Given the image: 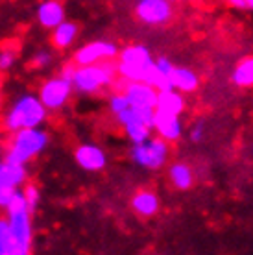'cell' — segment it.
Here are the masks:
<instances>
[{
  "mask_svg": "<svg viewBox=\"0 0 253 255\" xmlns=\"http://www.w3.org/2000/svg\"><path fill=\"white\" fill-rule=\"evenodd\" d=\"M172 87L177 91H181L183 95L187 93H194L200 87V76L192 69L187 67H177L172 72Z\"/></svg>",
  "mask_w": 253,
  "mask_h": 255,
  "instance_id": "obj_18",
  "label": "cell"
},
{
  "mask_svg": "<svg viewBox=\"0 0 253 255\" xmlns=\"http://www.w3.org/2000/svg\"><path fill=\"white\" fill-rule=\"evenodd\" d=\"M229 6L235 7V9H248L246 0H226Z\"/></svg>",
  "mask_w": 253,
  "mask_h": 255,
  "instance_id": "obj_28",
  "label": "cell"
},
{
  "mask_svg": "<svg viewBox=\"0 0 253 255\" xmlns=\"http://www.w3.org/2000/svg\"><path fill=\"white\" fill-rule=\"evenodd\" d=\"M74 159H76L78 166H82L83 170H87V172H98L108 163L106 152L98 144H91V142L80 144L76 148Z\"/></svg>",
  "mask_w": 253,
  "mask_h": 255,
  "instance_id": "obj_12",
  "label": "cell"
},
{
  "mask_svg": "<svg viewBox=\"0 0 253 255\" xmlns=\"http://www.w3.org/2000/svg\"><path fill=\"white\" fill-rule=\"evenodd\" d=\"M170 2H189V0H170Z\"/></svg>",
  "mask_w": 253,
  "mask_h": 255,
  "instance_id": "obj_30",
  "label": "cell"
},
{
  "mask_svg": "<svg viewBox=\"0 0 253 255\" xmlns=\"http://www.w3.org/2000/svg\"><path fill=\"white\" fill-rule=\"evenodd\" d=\"M153 54L146 45L135 43L121 48L119 56L115 59L117 72L124 82H146L153 67Z\"/></svg>",
  "mask_w": 253,
  "mask_h": 255,
  "instance_id": "obj_2",
  "label": "cell"
},
{
  "mask_svg": "<svg viewBox=\"0 0 253 255\" xmlns=\"http://www.w3.org/2000/svg\"><path fill=\"white\" fill-rule=\"evenodd\" d=\"M117 74H119L117 72V65L113 61L76 67L74 74H72L74 93L85 96L96 95V93L111 87Z\"/></svg>",
  "mask_w": 253,
  "mask_h": 255,
  "instance_id": "obj_3",
  "label": "cell"
},
{
  "mask_svg": "<svg viewBox=\"0 0 253 255\" xmlns=\"http://www.w3.org/2000/svg\"><path fill=\"white\" fill-rule=\"evenodd\" d=\"M46 115H48V109L44 108L39 95L24 93L17 96V100L7 109L4 117V126L11 133H17L28 128H41V124L46 121Z\"/></svg>",
  "mask_w": 253,
  "mask_h": 255,
  "instance_id": "obj_1",
  "label": "cell"
},
{
  "mask_svg": "<svg viewBox=\"0 0 253 255\" xmlns=\"http://www.w3.org/2000/svg\"><path fill=\"white\" fill-rule=\"evenodd\" d=\"M22 192H24L26 204L30 205L32 213H35V209H37L39 205V189L35 185H26V189Z\"/></svg>",
  "mask_w": 253,
  "mask_h": 255,
  "instance_id": "obj_26",
  "label": "cell"
},
{
  "mask_svg": "<svg viewBox=\"0 0 253 255\" xmlns=\"http://www.w3.org/2000/svg\"><path fill=\"white\" fill-rule=\"evenodd\" d=\"M153 129L157 131L161 139H165L166 142H174L181 137L183 131V124L179 115H166V113H159L155 111V121H153Z\"/></svg>",
  "mask_w": 253,
  "mask_h": 255,
  "instance_id": "obj_15",
  "label": "cell"
},
{
  "mask_svg": "<svg viewBox=\"0 0 253 255\" xmlns=\"http://www.w3.org/2000/svg\"><path fill=\"white\" fill-rule=\"evenodd\" d=\"M50 43L56 50H69L70 46L76 43L78 35H80V26L74 20H63L59 26L50 30Z\"/></svg>",
  "mask_w": 253,
  "mask_h": 255,
  "instance_id": "obj_16",
  "label": "cell"
},
{
  "mask_svg": "<svg viewBox=\"0 0 253 255\" xmlns=\"http://www.w3.org/2000/svg\"><path fill=\"white\" fill-rule=\"evenodd\" d=\"M166 157H168V142L161 137L144 140L139 144H133L131 148V159L140 166L146 168H159L165 165Z\"/></svg>",
  "mask_w": 253,
  "mask_h": 255,
  "instance_id": "obj_8",
  "label": "cell"
},
{
  "mask_svg": "<svg viewBox=\"0 0 253 255\" xmlns=\"http://www.w3.org/2000/svg\"><path fill=\"white\" fill-rule=\"evenodd\" d=\"M246 4H248V9H253V0H246Z\"/></svg>",
  "mask_w": 253,
  "mask_h": 255,
  "instance_id": "obj_29",
  "label": "cell"
},
{
  "mask_svg": "<svg viewBox=\"0 0 253 255\" xmlns=\"http://www.w3.org/2000/svg\"><path fill=\"white\" fill-rule=\"evenodd\" d=\"M109 111L113 113L115 117L119 115V113H122L124 109H127L131 104H129V100H127V96L122 93V91H119V93H113V95L109 96Z\"/></svg>",
  "mask_w": 253,
  "mask_h": 255,
  "instance_id": "obj_25",
  "label": "cell"
},
{
  "mask_svg": "<svg viewBox=\"0 0 253 255\" xmlns=\"http://www.w3.org/2000/svg\"><path fill=\"white\" fill-rule=\"evenodd\" d=\"M168 176H170L172 185L179 189V191H187L192 187V181H194V176H192V170H190L189 165L185 163H174L168 170Z\"/></svg>",
  "mask_w": 253,
  "mask_h": 255,
  "instance_id": "obj_21",
  "label": "cell"
},
{
  "mask_svg": "<svg viewBox=\"0 0 253 255\" xmlns=\"http://www.w3.org/2000/svg\"><path fill=\"white\" fill-rule=\"evenodd\" d=\"M48 133L43 128H28L13 133L6 153V161L17 163V165H28L33 157H37L44 148L48 146Z\"/></svg>",
  "mask_w": 253,
  "mask_h": 255,
  "instance_id": "obj_5",
  "label": "cell"
},
{
  "mask_svg": "<svg viewBox=\"0 0 253 255\" xmlns=\"http://www.w3.org/2000/svg\"><path fill=\"white\" fill-rule=\"evenodd\" d=\"M35 19L39 26H43L46 30H54L63 20H67V7L61 0H43L35 7Z\"/></svg>",
  "mask_w": 253,
  "mask_h": 255,
  "instance_id": "obj_11",
  "label": "cell"
},
{
  "mask_svg": "<svg viewBox=\"0 0 253 255\" xmlns=\"http://www.w3.org/2000/svg\"><path fill=\"white\" fill-rule=\"evenodd\" d=\"M72 93H74L72 80L63 76V74H56V76L46 78L41 83L37 95L48 111H59L67 106Z\"/></svg>",
  "mask_w": 253,
  "mask_h": 255,
  "instance_id": "obj_6",
  "label": "cell"
},
{
  "mask_svg": "<svg viewBox=\"0 0 253 255\" xmlns=\"http://www.w3.org/2000/svg\"><path fill=\"white\" fill-rule=\"evenodd\" d=\"M176 69V65L172 63L166 56H159L153 61V67L150 70V74L146 78V83L153 85L157 91H166L174 89L172 87V72Z\"/></svg>",
  "mask_w": 253,
  "mask_h": 255,
  "instance_id": "obj_13",
  "label": "cell"
},
{
  "mask_svg": "<svg viewBox=\"0 0 253 255\" xmlns=\"http://www.w3.org/2000/svg\"><path fill=\"white\" fill-rule=\"evenodd\" d=\"M231 82L239 87H253V56L242 58L231 72Z\"/></svg>",
  "mask_w": 253,
  "mask_h": 255,
  "instance_id": "obj_20",
  "label": "cell"
},
{
  "mask_svg": "<svg viewBox=\"0 0 253 255\" xmlns=\"http://www.w3.org/2000/svg\"><path fill=\"white\" fill-rule=\"evenodd\" d=\"M121 52V46L115 41L108 39H95L89 41L85 45L78 46L72 54V61L82 67V65H95V63H106V61H115Z\"/></svg>",
  "mask_w": 253,
  "mask_h": 255,
  "instance_id": "obj_7",
  "label": "cell"
},
{
  "mask_svg": "<svg viewBox=\"0 0 253 255\" xmlns=\"http://www.w3.org/2000/svg\"><path fill=\"white\" fill-rule=\"evenodd\" d=\"M26 181V165H17L9 161L0 163V191H17Z\"/></svg>",
  "mask_w": 253,
  "mask_h": 255,
  "instance_id": "obj_14",
  "label": "cell"
},
{
  "mask_svg": "<svg viewBox=\"0 0 253 255\" xmlns=\"http://www.w3.org/2000/svg\"><path fill=\"white\" fill-rule=\"evenodd\" d=\"M155 111H159V113H166V115H181V113L185 111L183 93L177 89L159 91Z\"/></svg>",
  "mask_w": 253,
  "mask_h": 255,
  "instance_id": "obj_17",
  "label": "cell"
},
{
  "mask_svg": "<svg viewBox=\"0 0 253 255\" xmlns=\"http://www.w3.org/2000/svg\"><path fill=\"white\" fill-rule=\"evenodd\" d=\"M32 215L30 205L26 204L24 192L19 189L11 204L6 207V217L19 255H30L32 250Z\"/></svg>",
  "mask_w": 253,
  "mask_h": 255,
  "instance_id": "obj_4",
  "label": "cell"
},
{
  "mask_svg": "<svg viewBox=\"0 0 253 255\" xmlns=\"http://www.w3.org/2000/svg\"><path fill=\"white\" fill-rule=\"evenodd\" d=\"M131 207L137 215H140V217H153L159 209V200L153 192L140 191L133 196Z\"/></svg>",
  "mask_w": 253,
  "mask_h": 255,
  "instance_id": "obj_19",
  "label": "cell"
},
{
  "mask_svg": "<svg viewBox=\"0 0 253 255\" xmlns=\"http://www.w3.org/2000/svg\"><path fill=\"white\" fill-rule=\"evenodd\" d=\"M19 61V48L17 46H2L0 48V72H7Z\"/></svg>",
  "mask_w": 253,
  "mask_h": 255,
  "instance_id": "obj_23",
  "label": "cell"
},
{
  "mask_svg": "<svg viewBox=\"0 0 253 255\" xmlns=\"http://www.w3.org/2000/svg\"><path fill=\"white\" fill-rule=\"evenodd\" d=\"M0 255H19L7 217L0 218Z\"/></svg>",
  "mask_w": 253,
  "mask_h": 255,
  "instance_id": "obj_22",
  "label": "cell"
},
{
  "mask_svg": "<svg viewBox=\"0 0 253 255\" xmlns=\"http://www.w3.org/2000/svg\"><path fill=\"white\" fill-rule=\"evenodd\" d=\"M52 63H54V52L52 50H48V48H39V50L33 52L32 67L43 70V69H48Z\"/></svg>",
  "mask_w": 253,
  "mask_h": 255,
  "instance_id": "obj_24",
  "label": "cell"
},
{
  "mask_svg": "<svg viewBox=\"0 0 253 255\" xmlns=\"http://www.w3.org/2000/svg\"><path fill=\"white\" fill-rule=\"evenodd\" d=\"M203 137V124L202 122H198L196 126L192 128V131H190V139L194 140V142H200Z\"/></svg>",
  "mask_w": 253,
  "mask_h": 255,
  "instance_id": "obj_27",
  "label": "cell"
},
{
  "mask_svg": "<svg viewBox=\"0 0 253 255\" xmlns=\"http://www.w3.org/2000/svg\"><path fill=\"white\" fill-rule=\"evenodd\" d=\"M0 98H2V87H0Z\"/></svg>",
  "mask_w": 253,
  "mask_h": 255,
  "instance_id": "obj_31",
  "label": "cell"
},
{
  "mask_svg": "<svg viewBox=\"0 0 253 255\" xmlns=\"http://www.w3.org/2000/svg\"><path fill=\"white\" fill-rule=\"evenodd\" d=\"M135 19L146 26H163L172 19L170 0H135Z\"/></svg>",
  "mask_w": 253,
  "mask_h": 255,
  "instance_id": "obj_9",
  "label": "cell"
},
{
  "mask_svg": "<svg viewBox=\"0 0 253 255\" xmlns=\"http://www.w3.org/2000/svg\"><path fill=\"white\" fill-rule=\"evenodd\" d=\"M121 91L127 96L129 104L135 108H155V104H157L159 91L146 82H124Z\"/></svg>",
  "mask_w": 253,
  "mask_h": 255,
  "instance_id": "obj_10",
  "label": "cell"
}]
</instances>
